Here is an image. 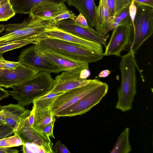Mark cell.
I'll return each mask as SVG.
<instances>
[{
  "mask_svg": "<svg viewBox=\"0 0 153 153\" xmlns=\"http://www.w3.org/2000/svg\"><path fill=\"white\" fill-rule=\"evenodd\" d=\"M135 53L131 50L121 57L119 64L121 81L117 92L118 100L116 108L123 112L130 110L136 93Z\"/></svg>",
  "mask_w": 153,
  "mask_h": 153,
  "instance_id": "2",
  "label": "cell"
},
{
  "mask_svg": "<svg viewBox=\"0 0 153 153\" xmlns=\"http://www.w3.org/2000/svg\"><path fill=\"white\" fill-rule=\"evenodd\" d=\"M133 32L132 22L114 28L108 44L105 46L103 55L120 56L122 52L130 45Z\"/></svg>",
  "mask_w": 153,
  "mask_h": 153,
  "instance_id": "9",
  "label": "cell"
},
{
  "mask_svg": "<svg viewBox=\"0 0 153 153\" xmlns=\"http://www.w3.org/2000/svg\"><path fill=\"white\" fill-rule=\"evenodd\" d=\"M52 150L54 153H70L66 147L59 140L56 143Z\"/></svg>",
  "mask_w": 153,
  "mask_h": 153,
  "instance_id": "32",
  "label": "cell"
},
{
  "mask_svg": "<svg viewBox=\"0 0 153 153\" xmlns=\"http://www.w3.org/2000/svg\"><path fill=\"white\" fill-rule=\"evenodd\" d=\"M35 42L30 40H18L0 44V58H3L2 55L5 52L20 48Z\"/></svg>",
  "mask_w": 153,
  "mask_h": 153,
  "instance_id": "24",
  "label": "cell"
},
{
  "mask_svg": "<svg viewBox=\"0 0 153 153\" xmlns=\"http://www.w3.org/2000/svg\"><path fill=\"white\" fill-rule=\"evenodd\" d=\"M66 1L85 17L90 26L94 27L97 7L94 0H66Z\"/></svg>",
  "mask_w": 153,
  "mask_h": 153,
  "instance_id": "18",
  "label": "cell"
},
{
  "mask_svg": "<svg viewBox=\"0 0 153 153\" xmlns=\"http://www.w3.org/2000/svg\"><path fill=\"white\" fill-rule=\"evenodd\" d=\"M5 27L6 25L0 24V33L5 30Z\"/></svg>",
  "mask_w": 153,
  "mask_h": 153,
  "instance_id": "43",
  "label": "cell"
},
{
  "mask_svg": "<svg viewBox=\"0 0 153 153\" xmlns=\"http://www.w3.org/2000/svg\"><path fill=\"white\" fill-rule=\"evenodd\" d=\"M0 69H4V65L1 63H0Z\"/></svg>",
  "mask_w": 153,
  "mask_h": 153,
  "instance_id": "44",
  "label": "cell"
},
{
  "mask_svg": "<svg viewBox=\"0 0 153 153\" xmlns=\"http://www.w3.org/2000/svg\"><path fill=\"white\" fill-rule=\"evenodd\" d=\"M4 59V58H0V63H1L2 60L3 59Z\"/></svg>",
  "mask_w": 153,
  "mask_h": 153,
  "instance_id": "46",
  "label": "cell"
},
{
  "mask_svg": "<svg viewBox=\"0 0 153 153\" xmlns=\"http://www.w3.org/2000/svg\"><path fill=\"white\" fill-rule=\"evenodd\" d=\"M34 109L33 108L30 116L28 117L29 122L30 125L32 126L34 120Z\"/></svg>",
  "mask_w": 153,
  "mask_h": 153,
  "instance_id": "42",
  "label": "cell"
},
{
  "mask_svg": "<svg viewBox=\"0 0 153 153\" xmlns=\"http://www.w3.org/2000/svg\"><path fill=\"white\" fill-rule=\"evenodd\" d=\"M7 0H0V6H1L3 3L4 2Z\"/></svg>",
  "mask_w": 153,
  "mask_h": 153,
  "instance_id": "45",
  "label": "cell"
},
{
  "mask_svg": "<svg viewBox=\"0 0 153 153\" xmlns=\"http://www.w3.org/2000/svg\"><path fill=\"white\" fill-rule=\"evenodd\" d=\"M67 10L64 3L46 2L37 6L29 15L38 18L51 19Z\"/></svg>",
  "mask_w": 153,
  "mask_h": 153,
  "instance_id": "17",
  "label": "cell"
},
{
  "mask_svg": "<svg viewBox=\"0 0 153 153\" xmlns=\"http://www.w3.org/2000/svg\"><path fill=\"white\" fill-rule=\"evenodd\" d=\"M13 129L5 123L2 111L0 109V139L11 136Z\"/></svg>",
  "mask_w": 153,
  "mask_h": 153,
  "instance_id": "28",
  "label": "cell"
},
{
  "mask_svg": "<svg viewBox=\"0 0 153 153\" xmlns=\"http://www.w3.org/2000/svg\"><path fill=\"white\" fill-rule=\"evenodd\" d=\"M0 109L3 112L5 123L13 129L14 133L26 109L18 104H10L3 106L0 105Z\"/></svg>",
  "mask_w": 153,
  "mask_h": 153,
  "instance_id": "19",
  "label": "cell"
},
{
  "mask_svg": "<svg viewBox=\"0 0 153 153\" xmlns=\"http://www.w3.org/2000/svg\"></svg>",
  "mask_w": 153,
  "mask_h": 153,
  "instance_id": "47",
  "label": "cell"
},
{
  "mask_svg": "<svg viewBox=\"0 0 153 153\" xmlns=\"http://www.w3.org/2000/svg\"><path fill=\"white\" fill-rule=\"evenodd\" d=\"M34 120L32 127L40 132L55 117L52 114L50 108L37 111L34 110Z\"/></svg>",
  "mask_w": 153,
  "mask_h": 153,
  "instance_id": "21",
  "label": "cell"
},
{
  "mask_svg": "<svg viewBox=\"0 0 153 153\" xmlns=\"http://www.w3.org/2000/svg\"><path fill=\"white\" fill-rule=\"evenodd\" d=\"M90 74L91 72L89 69H85L81 71L80 74V77L81 79H86Z\"/></svg>",
  "mask_w": 153,
  "mask_h": 153,
  "instance_id": "40",
  "label": "cell"
},
{
  "mask_svg": "<svg viewBox=\"0 0 153 153\" xmlns=\"http://www.w3.org/2000/svg\"><path fill=\"white\" fill-rule=\"evenodd\" d=\"M111 72L108 70H104L101 71L99 74V77L105 78L107 77L111 74Z\"/></svg>",
  "mask_w": 153,
  "mask_h": 153,
  "instance_id": "41",
  "label": "cell"
},
{
  "mask_svg": "<svg viewBox=\"0 0 153 153\" xmlns=\"http://www.w3.org/2000/svg\"><path fill=\"white\" fill-rule=\"evenodd\" d=\"M76 17V16L72 11L68 10L56 16L52 19L57 22L69 19L74 20Z\"/></svg>",
  "mask_w": 153,
  "mask_h": 153,
  "instance_id": "31",
  "label": "cell"
},
{
  "mask_svg": "<svg viewBox=\"0 0 153 153\" xmlns=\"http://www.w3.org/2000/svg\"><path fill=\"white\" fill-rule=\"evenodd\" d=\"M56 27L82 38L106 45V41L108 36H102L92 27L89 26L83 27L76 25L74 20L65 19L56 22Z\"/></svg>",
  "mask_w": 153,
  "mask_h": 153,
  "instance_id": "11",
  "label": "cell"
},
{
  "mask_svg": "<svg viewBox=\"0 0 153 153\" xmlns=\"http://www.w3.org/2000/svg\"><path fill=\"white\" fill-rule=\"evenodd\" d=\"M4 65V69H13L20 65L21 64L18 61L17 62L8 61L4 59L1 63Z\"/></svg>",
  "mask_w": 153,
  "mask_h": 153,
  "instance_id": "35",
  "label": "cell"
},
{
  "mask_svg": "<svg viewBox=\"0 0 153 153\" xmlns=\"http://www.w3.org/2000/svg\"><path fill=\"white\" fill-rule=\"evenodd\" d=\"M34 45L41 51L56 52L88 63L98 61L104 56L103 53L83 46L56 39L44 38Z\"/></svg>",
  "mask_w": 153,
  "mask_h": 153,
  "instance_id": "4",
  "label": "cell"
},
{
  "mask_svg": "<svg viewBox=\"0 0 153 153\" xmlns=\"http://www.w3.org/2000/svg\"><path fill=\"white\" fill-rule=\"evenodd\" d=\"M31 111L26 109L21 117L13 134L17 135L23 143L35 144L42 147L46 153H54L50 137L34 128L30 124L28 117Z\"/></svg>",
  "mask_w": 153,
  "mask_h": 153,
  "instance_id": "7",
  "label": "cell"
},
{
  "mask_svg": "<svg viewBox=\"0 0 153 153\" xmlns=\"http://www.w3.org/2000/svg\"><path fill=\"white\" fill-rule=\"evenodd\" d=\"M20 64L39 72L58 74L62 71L34 45L22 51L18 58Z\"/></svg>",
  "mask_w": 153,
  "mask_h": 153,
  "instance_id": "8",
  "label": "cell"
},
{
  "mask_svg": "<svg viewBox=\"0 0 153 153\" xmlns=\"http://www.w3.org/2000/svg\"><path fill=\"white\" fill-rule=\"evenodd\" d=\"M64 92H50L36 99L33 102V108L34 111H37L50 108L51 105L55 98Z\"/></svg>",
  "mask_w": 153,
  "mask_h": 153,
  "instance_id": "23",
  "label": "cell"
},
{
  "mask_svg": "<svg viewBox=\"0 0 153 153\" xmlns=\"http://www.w3.org/2000/svg\"><path fill=\"white\" fill-rule=\"evenodd\" d=\"M22 146V150L23 153H46L42 147L34 143H26Z\"/></svg>",
  "mask_w": 153,
  "mask_h": 153,
  "instance_id": "29",
  "label": "cell"
},
{
  "mask_svg": "<svg viewBox=\"0 0 153 153\" xmlns=\"http://www.w3.org/2000/svg\"><path fill=\"white\" fill-rule=\"evenodd\" d=\"M103 82L98 79H94L89 84L66 91L57 96L50 107L54 116L56 114L74 104L82 97L102 84Z\"/></svg>",
  "mask_w": 153,
  "mask_h": 153,
  "instance_id": "10",
  "label": "cell"
},
{
  "mask_svg": "<svg viewBox=\"0 0 153 153\" xmlns=\"http://www.w3.org/2000/svg\"><path fill=\"white\" fill-rule=\"evenodd\" d=\"M108 90V84L103 82L77 102L56 114L54 116L71 117L85 114L100 102L107 93Z\"/></svg>",
  "mask_w": 153,
  "mask_h": 153,
  "instance_id": "6",
  "label": "cell"
},
{
  "mask_svg": "<svg viewBox=\"0 0 153 153\" xmlns=\"http://www.w3.org/2000/svg\"><path fill=\"white\" fill-rule=\"evenodd\" d=\"M113 19L110 13L107 0H100L97 7L95 30L104 36H107L109 31Z\"/></svg>",
  "mask_w": 153,
  "mask_h": 153,
  "instance_id": "16",
  "label": "cell"
},
{
  "mask_svg": "<svg viewBox=\"0 0 153 153\" xmlns=\"http://www.w3.org/2000/svg\"><path fill=\"white\" fill-rule=\"evenodd\" d=\"M38 73L22 64L13 69H0V86L11 88L27 81Z\"/></svg>",
  "mask_w": 153,
  "mask_h": 153,
  "instance_id": "12",
  "label": "cell"
},
{
  "mask_svg": "<svg viewBox=\"0 0 153 153\" xmlns=\"http://www.w3.org/2000/svg\"><path fill=\"white\" fill-rule=\"evenodd\" d=\"M129 7L125 8L117 14L113 16V19L110 31L113 30L118 26L132 22L129 13Z\"/></svg>",
  "mask_w": 153,
  "mask_h": 153,
  "instance_id": "25",
  "label": "cell"
},
{
  "mask_svg": "<svg viewBox=\"0 0 153 153\" xmlns=\"http://www.w3.org/2000/svg\"><path fill=\"white\" fill-rule=\"evenodd\" d=\"M108 7L111 15H115V0H107Z\"/></svg>",
  "mask_w": 153,
  "mask_h": 153,
  "instance_id": "37",
  "label": "cell"
},
{
  "mask_svg": "<svg viewBox=\"0 0 153 153\" xmlns=\"http://www.w3.org/2000/svg\"><path fill=\"white\" fill-rule=\"evenodd\" d=\"M129 128H126L120 134L110 153H128L131 151L129 140Z\"/></svg>",
  "mask_w": 153,
  "mask_h": 153,
  "instance_id": "22",
  "label": "cell"
},
{
  "mask_svg": "<svg viewBox=\"0 0 153 153\" xmlns=\"http://www.w3.org/2000/svg\"><path fill=\"white\" fill-rule=\"evenodd\" d=\"M133 0H115V15L120 12L125 8L129 7Z\"/></svg>",
  "mask_w": 153,
  "mask_h": 153,
  "instance_id": "30",
  "label": "cell"
},
{
  "mask_svg": "<svg viewBox=\"0 0 153 153\" xmlns=\"http://www.w3.org/2000/svg\"><path fill=\"white\" fill-rule=\"evenodd\" d=\"M136 6V12L132 22L133 34L130 46V50L135 53L153 33V8Z\"/></svg>",
  "mask_w": 153,
  "mask_h": 153,
  "instance_id": "5",
  "label": "cell"
},
{
  "mask_svg": "<svg viewBox=\"0 0 153 153\" xmlns=\"http://www.w3.org/2000/svg\"><path fill=\"white\" fill-rule=\"evenodd\" d=\"M55 120V117L52 122L45 126L42 131V132L48 136L54 138H55V137L53 135V130Z\"/></svg>",
  "mask_w": 153,
  "mask_h": 153,
  "instance_id": "33",
  "label": "cell"
},
{
  "mask_svg": "<svg viewBox=\"0 0 153 153\" xmlns=\"http://www.w3.org/2000/svg\"><path fill=\"white\" fill-rule=\"evenodd\" d=\"M42 51L45 56L62 71L80 74L82 71L89 69V63L87 62L75 59L56 52L47 51Z\"/></svg>",
  "mask_w": 153,
  "mask_h": 153,
  "instance_id": "14",
  "label": "cell"
},
{
  "mask_svg": "<svg viewBox=\"0 0 153 153\" xmlns=\"http://www.w3.org/2000/svg\"><path fill=\"white\" fill-rule=\"evenodd\" d=\"M54 81L51 73L39 72L23 82L12 86L13 90L9 92L18 104L24 107L50 92L53 87Z\"/></svg>",
  "mask_w": 153,
  "mask_h": 153,
  "instance_id": "3",
  "label": "cell"
},
{
  "mask_svg": "<svg viewBox=\"0 0 153 153\" xmlns=\"http://www.w3.org/2000/svg\"><path fill=\"white\" fill-rule=\"evenodd\" d=\"M54 79L53 86L50 92H65L86 86L94 80L82 79L79 74L66 71L56 76Z\"/></svg>",
  "mask_w": 153,
  "mask_h": 153,
  "instance_id": "13",
  "label": "cell"
},
{
  "mask_svg": "<svg viewBox=\"0 0 153 153\" xmlns=\"http://www.w3.org/2000/svg\"><path fill=\"white\" fill-rule=\"evenodd\" d=\"M56 23L53 19H45L29 15L21 23L6 25L5 33L0 37V44L22 40H31L35 44L42 39V35L44 32L56 27Z\"/></svg>",
  "mask_w": 153,
  "mask_h": 153,
  "instance_id": "1",
  "label": "cell"
},
{
  "mask_svg": "<svg viewBox=\"0 0 153 153\" xmlns=\"http://www.w3.org/2000/svg\"><path fill=\"white\" fill-rule=\"evenodd\" d=\"M132 1L136 5L153 8V0H133Z\"/></svg>",
  "mask_w": 153,
  "mask_h": 153,
  "instance_id": "36",
  "label": "cell"
},
{
  "mask_svg": "<svg viewBox=\"0 0 153 153\" xmlns=\"http://www.w3.org/2000/svg\"><path fill=\"white\" fill-rule=\"evenodd\" d=\"M0 139V147L8 148L22 146L23 141L16 134Z\"/></svg>",
  "mask_w": 153,
  "mask_h": 153,
  "instance_id": "26",
  "label": "cell"
},
{
  "mask_svg": "<svg viewBox=\"0 0 153 153\" xmlns=\"http://www.w3.org/2000/svg\"><path fill=\"white\" fill-rule=\"evenodd\" d=\"M18 152V150L16 149L0 147V153H17Z\"/></svg>",
  "mask_w": 153,
  "mask_h": 153,
  "instance_id": "38",
  "label": "cell"
},
{
  "mask_svg": "<svg viewBox=\"0 0 153 153\" xmlns=\"http://www.w3.org/2000/svg\"><path fill=\"white\" fill-rule=\"evenodd\" d=\"M66 0H9L16 13L28 14L40 4L46 2L64 3Z\"/></svg>",
  "mask_w": 153,
  "mask_h": 153,
  "instance_id": "20",
  "label": "cell"
},
{
  "mask_svg": "<svg viewBox=\"0 0 153 153\" xmlns=\"http://www.w3.org/2000/svg\"><path fill=\"white\" fill-rule=\"evenodd\" d=\"M74 21L76 25L81 27L87 28L90 26L86 19L80 13L76 17Z\"/></svg>",
  "mask_w": 153,
  "mask_h": 153,
  "instance_id": "34",
  "label": "cell"
},
{
  "mask_svg": "<svg viewBox=\"0 0 153 153\" xmlns=\"http://www.w3.org/2000/svg\"><path fill=\"white\" fill-rule=\"evenodd\" d=\"M10 96L9 92L4 90L0 86V101Z\"/></svg>",
  "mask_w": 153,
  "mask_h": 153,
  "instance_id": "39",
  "label": "cell"
},
{
  "mask_svg": "<svg viewBox=\"0 0 153 153\" xmlns=\"http://www.w3.org/2000/svg\"><path fill=\"white\" fill-rule=\"evenodd\" d=\"M43 39L53 38L62 40L85 47L90 49L103 53L102 46L100 44L84 39L56 27L44 32Z\"/></svg>",
  "mask_w": 153,
  "mask_h": 153,
  "instance_id": "15",
  "label": "cell"
},
{
  "mask_svg": "<svg viewBox=\"0 0 153 153\" xmlns=\"http://www.w3.org/2000/svg\"><path fill=\"white\" fill-rule=\"evenodd\" d=\"M15 13L9 0H7L0 6V21H7Z\"/></svg>",
  "mask_w": 153,
  "mask_h": 153,
  "instance_id": "27",
  "label": "cell"
}]
</instances>
